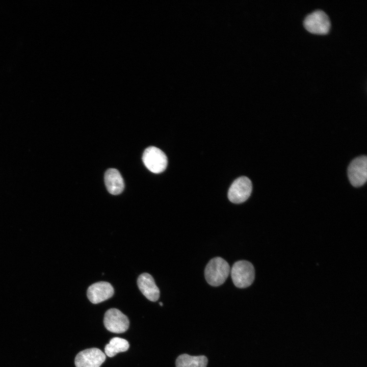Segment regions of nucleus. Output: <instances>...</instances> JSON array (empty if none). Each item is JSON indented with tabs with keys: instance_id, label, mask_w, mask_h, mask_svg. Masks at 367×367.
<instances>
[{
	"instance_id": "nucleus-4",
	"label": "nucleus",
	"mask_w": 367,
	"mask_h": 367,
	"mask_svg": "<svg viewBox=\"0 0 367 367\" xmlns=\"http://www.w3.org/2000/svg\"><path fill=\"white\" fill-rule=\"evenodd\" d=\"M142 160L146 167L154 173L163 172L168 164L167 158L165 153L154 146L148 147L144 150Z\"/></svg>"
},
{
	"instance_id": "nucleus-2",
	"label": "nucleus",
	"mask_w": 367,
	"mask_h": 367,
	"mask_svg": "<svg viewBox=\"0 0 367 367\" xmlns=\"http://www.w3.org/2000/svg\"><path fill=\"white\" fill-rule=\"evenodd\" d=\"M233 284L239 288H246L253 283L255 278V270L249 261L242 260L235 262L230 270Z\"/></svg>"
},
{
	"instance_id": "nucleus-6",
	"label": "nucleus",
	"mask_w": 367,
	"mask_h": 367,
	"mask_svg": "<svg viewBox=\"0 0 367 367\" xmlns=\"http://www.w3.org/2000/svg\"><path fill=\"white\" fill-rule=\"evenodd\" d=\"M252 190V182L248 177H239L230 187L228 192V198L234 203L244 202L250 197Z\"/></svg>"
},
{
	"instance_id": "nucleus-11",
	"label": "nucleus",
	"mask_w": 367,
	"mask_h": 367,
	"mask_svg": "<svg viewBox=\"0 0 367 367\" xmlns=\"http://www.w3.org/2000/svg\"><path fill=\"white\" fill-rule=\"evenodd\" d=\"M104 183L108 192L114 195L122 193L124 188L123 178L118 170L109 169L104 174Z\"/></svg>"
},
{
	"instance_id": "nucleus-1",
	"label": "nucleus",
	"mask_w": 367,
	"mask_h": 367,
	"mask_svg": "<svg viewBox=\"0 0 367 367\" xmlns=\"http://www.w3.org/2000/svg\"><path fill=\"white\" fill-rule=\"evenodd\" d=\"M230 272V266L223 258L216 257L207 264L204 275L206 281L211 285L217 286L222 284Z\"/></svg>"
},
{
	"instance_id": "nucleus-8",
	"label": "nucleus",
	"mask_w": 367,
	"mask_h": 367,
	"mask_svg": "<svg viewBox=\"0 0 367 367\" xmlns=\"http://www.w3.org/2000/svg\"><path fill=\"white\" fill-rule=\"evenodd\" d=\"M106 359V355L102 351L92 348L80 352L75 358L74 363L76 367H99Z\"/></svg>"
},
{
	"instance_id": "nucleus-10",
	"label": "nucleus",
	"mask_w": 367,
	"mask_h": 367,
	"mask_svg": "<svg viewBox=\"0 0 367 367\" xmlns=\"http://www.w3.org/2000/svg\"><path fill=\"white\" fill-rule=\"evenodd\" d=\"M138 287L149 300L155 302L160 297V290L152 276L147 273L141 274L137 280Z\"/></svg>"
},
{
	"instance_id": "nucleus-9",
	"label": "nucleus",
	"mask_w": 367,
	"mask_h": 367,
	"mask_svg": "<svg viewBox=\"0 0 367 367\" xmlns=\"http://www.w3.org/2000/svg\"><path fill=\"white\" fill-rule=\"evenodd\" d=\"M114 293V289L110 283L100 281L90 285L87 295L91 303L97 304L112 297Z\"/></svg>"
},
{
	"instance_id": "nucleus-3",
	"label": "nucleus",
	"mask_w": 367,
	"mask_h": 367,
	"mask_svg": "<svg viewBox=\"0 0 367 367\" xmlns=\"http://www.w3.org/2000/svg\"><path fill=\"white\" fill-rule=\"evenodd\" d=\"M303 24L310 33L319 35L327 34L331 26L328 16L321 10H317L307 15L304 20Z\"/></svg>"
},
{
	"instance_id": "nucleus-7",
	"label": "nucleus",
	"mask_w": 367,
	"mask_h": 367,
	"mask_svg": "<svg viewBox=\"0 0 367 367\" xmlns=\"http://www.w3.org/2000/svg\"><path fill=\"white\" fill-rule=\"evenodd\" d=\"M103 323L108 330L116 333L125 332L129 325L128 318L116 308H111L106 312Z\"/></svg>"
},
{
	"instance_id": "nucleus-12",
	"label": "nucleus",
	"mask_w": 367,
	"mask_h": 367,
	"mask_svg": "<svg viewBox=\"0 0 367 367\" xmlns=\"http://www.w3.org/2000/svg\"><path fill=\"white\" fill-rule=\"evenodd\" d=\"M207 364V358L204 355L191 356L183 354L176 360V367H206Z\"/></svg>"
},
{
	"instance_id": "nucleus-13",
	"label": "nucleus",
	"mask_w": 367,
	"mask_h": 367,
	"mask_svg": "<svg viewBox=\"0 0 367 367\" xmlns=\"http://www.w3.org/2000/svg\"><path fill=\"white\" fill-rule=\"evenodd\" d=\"M129 346V344L126 339L117 337H114L110 340L108 344L106 345L104 352L108 356L112 357L118 353L127 351Z\"/></svg>"
},
{
	"instance_id": "nucleus-14",
	"label": "nucleus",
	"mask_w": 367,
	"mask_h": 367,
	"mask_svg": "<svg viewBox=\"0 0 367 367\" xmlns=\"http://www.w3.org/2000/svg\"><path fill=\"white\" fill-rule=\"evenodd\" d=\"M159 304H160V305L161 306H163V303H162L161 302H160L159 303Z\"/></svg>"
},
{
	"instance_id": "nucleus-5",
	"label": "nucleus",
	"mask_w": 367,
	"mask_h": 367,
	"mask_svg": "<svg viewBox=\"0 0 367 367\" xmlns=\"http://www.w3.org/2000/svg\"><path fill=\"white\" fill-rule=\"evenodd\" d=\"M348 175L351 185L355 187L363 186L367 179V158L361 155L352 161L348 166Z\"/></svg>"
}]
</instances>
